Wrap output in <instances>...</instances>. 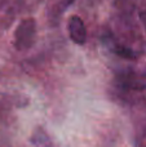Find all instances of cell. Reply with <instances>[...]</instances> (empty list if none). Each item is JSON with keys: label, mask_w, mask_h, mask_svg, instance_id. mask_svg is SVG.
<instances>
[{"label": "cell", "mask_w": 146, "mask_h": 147, "mask_svg": "<svg viewBox=\"0 0 146 147\" xmlns=\"http://www.w3.org/2000/svg\"><path fill=\"white\" fill-rule=\"evenodd\" d=\"M118 81L123 88L131 90H144L146 89V74L135 70H128L118 75Z\"/></svg>", "instance_id": "7a4b0ae2"}, {"label": "cell", "mask_w": 146, "mask_h": 147, "mask_svg": "<svg viewBox=\"0 0 146 147\" xmlns=\"http://www.w3.org/2000/svg\"><path fill=\"white\" fill-rule=\"evenodd\" d=\"M140 20H141L142 25H144L145 30H146V10H144V12L140 13Z\"/></svg>", "instance_id": "5b68a950"}, {"label": "cell", "mask_w": 146, "mask_h": 147, "mask_svg": "<svg viewBox=\"0 0 146 147\" xmlns=\"http://www.w3.org/2000/svg\"><path fill=\"white\" fill-rule=\"evenodd\" d=\"M36 21L34 18H26L18 25L14 31V47L18 51H27L35 43Z\"/></svg>", "instance_id": "6da1fadb"}, {"label": "cell", "mask_w": 146, "mask_h": 147, "mask_svg": "<svg viewBox=\"0 0 146 147\" xmlns=\"http://www.w3.org/2000/svg\"><path fill=\"white\" fill-rule=\"evenodd\" d=\"M75 0H64V4L65 5H70V4H72Z\"/></svg>", "instance_id": "8992f818"}, {"label": "cell", "mask_w": 146, "mask_h": 147, "mask_svg": "<svg viewBox=\"0 0 146 147\" xmlns=\"http://www.w3.org/2000/svg\"><path fill=\"white\" fill-rule=\"evenodd\" d=\"M113 52L119 56L120 58H126V59H136L137 58V53L135 51H132L131 48H127L124 45L120 44H114L113 45Z\"/></svg>", "instance_id": "277c9868"}, {"label": "cell", "mask_w": 146, "mask_h": 147, "mask_svg": "<svg viewBox=\"0 0 146 147\" xmlns=\"http://www.w3.org/2000/svg\"><path fill=\"white\" fill-rule=\"evenodd\" d=\"M69 35L75 44H83L87 41V30L83 20L79 16H72L69 21Z\"/></svg>", "instance_id": "3957f363"}]
</instances>
